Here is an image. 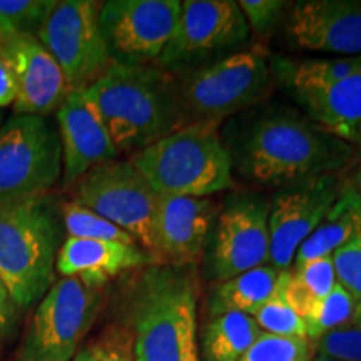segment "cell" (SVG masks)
<instances>
[{
	"instance_id": "36",
	"label": "cell",
	"mask_w": 361,
	"mask_h": 361,
	"mask_svg": "<svg viewBox=\"0 0 361 361\" xmlns=\"http://www.w3.org/2000/svg\"><path fill=\"white\" fill-rule=\"evenodd\" d=\"M183 361H201V360H200V353H197L196 336L189 338V340L186 341V345H184Z\"/></svg>"
},
{
	"instance_id": "38",
	"label": "cell",
	"mask_w": 361,
	"mask_h": 361,
	"mask_svg": "<svg viewBox=\"0 0 361 361\" xmlns=\"http://www.w3.org/2000/svg\"><path fill=\"white\" fill-rule=\"evenodd\" d=\"M351 184H353L356 189H360V191H361V169L356 171L355 178H353V180H351Z\"/></svg>"
},
{
	"instance_id": "5",
	"label": "cell",
	"mask_w": 361,
	"mask_h": 361,
	"mask_svg": "<svg viewBox=\"0 0 361 361\" xmlns=\"http://www.w3.org/2000/svg\"><path fill=\"white\" fill-rule=\"evenodd\" d=\"M129 161L157 194L209 197L233 186L231 157L213 126H184Z\"/></svg>"
},
{
	"instance_id": "3",
	"label": "cell",
	"mask_w": 361,
	"mask_h": 361,
	"mask_svg": "<svg viewBox=\"0 0 361 361\" xmlns=\"http://www.w3.org/2000/svg\"><path fill=\"white\" fill-rule=\"evenodd\" d=\"M126 296L134 361H183L196 336V266L151 264L137 269Z\"/></svg>"
},
{
	"instance_id": "7",
	"label": "cell",
	"mask_w": 361,
	"mask_h": 361,
	"mask_svg": "<svg viewBox=\"0 0 361 361\" xmlns=\"http://www.w3.org/2000/svg\"><path fill=\"white\" fill-rule=\"evenodd\" d=\"M250 25L233 0H184L169 44L156 67L178 75L245 51Z\"/></svg>"
},
{
	"instance_id": "20",
	"label": "cell",
	"mask_w": 361,
	"mask_h": 361,
	"mask_svg": "<svg viewBox=\"0 0 361 361\" xmlns=\"http://www.w3.org/2000/svg\"><path fill=\"white\" fill-rule=\"evenodd\" d=\"M301 112L336 137L351 141L361 124V67L324 87L290 94Z\"/></svg>"
},
{
	"instance_id": "21",
	"label": "cell",
	"mask_w": 361,
	"mask_h": 361,
	"mask_svg": "<svg viewBox=\"0 0 361 361\" xmlns=\"http://www.w3.org/2000/svg\"><path fill=\"white\" fill-rule=\"evenodd\" d=\"M361 238V191L353 184H345L335 204L323 223L306 239L296 252L293 266L310 263L322 256L333 255L338 247ZM291 266V268H293Z\"/></svg>"
},
{
	"instance_id": "4",
	"label": "cell",
	"mask_w": 361,
	"mask_h": 361,
	"mask_svg": "<svg viewBox=\"0 0 361 361\" xmlns=\"http://www.w3.org/2000/svg\"><path fill=\"white\" fill-rule=\"evenodd\" d=\"M64 233L52 197L0 202V281L19 311L37 305L56 283Z\"/></svg>"
},
{
	"instance_id": "28",
	"label": "cell",
	"mask_w": 361,
	"mask_h": 361,
	"mask_svg": "<svg viewBox=\"0 0 361 361\" xmlns=\"http://www.w3.org/2000/svg\"><path fill=\"white\" fill-rule=\"evenodd\" d=\"M252 318H255V322L258 323V326L263 333L286 338H308L305 322L296 314V311L291 308L286 298H284L279 276L273 295L256 311V314Z\"/></svg>"
},
{
	"instance_id": "27",
	"label": "cell",
	"mask_w": 361,
	"mask_h": 361,
	"mask_svg": "<svg viewBox=\"0 0 361 361\" xmlns=\"http://www.w3.org/2000/svg\"><path fill=\"white\" fill-rule=\"evenodd\" d=\"M356 305L358 301L340 283H336L329 295L316 305L314 311L305 322L308 340L314 343L318 338L348 323L355 313Z\"/></svg>"
},
{
	"instance_id": "32",
	"label": "cell",
	"mask_w": 361,
	"mask_h": 361,
	"mask_svg": "<svg viewBox=\"0 0 361 361\" xmlns=\"http://www.w3.org/2000/svg\"><path fill=\"white\" fill-rule=\"evenodd\" d=\"M336 281L361 303V238L346 243L331 255Z\"/></svg>"
},
{
	"instance_id": "31",
	"label": "cell",
	"mask_w": 361,
	"mask_h": 361,
	"mask_svg": "<svg viewBox=\"0 0 361 361\" xmlns=\"http://www.w3.org/2000/svg\"><path fill=\"white\" fill-rule=\"evenodd\" d=\"M238 6L256 39H269L276 32L288 8L283 0H241Z\"/></svg>"
},
{
	"instance_id": "15",
	"label": "cell",
	"mask_w": 361,
	"mask_h": 361,
	"mask_svg": "<svg viewBox=\"0 0 361 361\" xmlns=\"http://www.w3.org/2000/svg\"><path fill=\"white\" fill-rule=\"evenodd\" d=\"M219 211L211 197L159 194L152 251L157 264H200Z\"/></svg>"
},
{
	"instance_id": "9",
	"label": "cell",
	"mask_w": 361,
	"mask_h": 361,
	"mask_svg": "<svg viewBox=\"0 0 361 361\" xmlns=\"http://www.w3.org/2000/svg\"><path fill=\"white\" fill-rule=\"evenodd\" d=\"M62 176V149L51 117L13 114L0 128V202L47 196Z\"/></svg>"
},
{
	"instance_id": "42",
	"label": "cell",
	"mask_w": 361,
	"mask_h": 361,
	"mask_svg": "<svg viewBox=\"0 0 361 361\" xmlns=\"http://www.w3.org/2000/svg\"><path fill=\"white\" fill-rule=\"evenodd\" d=\"M0 119H2V117H0Z\"/></svg>"
},
{
	"instance_id": "18",
	"label": "cell",
	"mask_w": 361,
	"mask_h": 361,
	"mask_svg": "<svg viewBox=\"0 0 361 361\" xmlns=\"http://www.w3.org/2000/svg\"><path fill=\"white\" fill-rule=\"evenodd\" d=\"M62 149V183L72 186L90 169L116 161L119 152L109 130L84 90H71L56 111Z\"/></svg>"
},
{
	"instance_id": "6",
	"label": "cell",
	"mask_w": 361,
	"mask_h": 361,
	"mask_svg": "<svg viewBox=\"0 0 361 361\" xmlns=\"http://www.w3.org/2000/svg\"><path fill=\"white\" fill-rule=\"evenodd\" d=\"M176 79L186 126L213 128L226 117L252 109L273 84L269 57L261 49L233 54Z\"/></svg>"
},
{
	"instance_id": "33",
	"label": "cell",
	"mask_w": 361,
	"mask_h": 361,
	"mask_svg": "<svg viewBox=\"0 0 361 361\" xmlns=\"http://www.w3.org/2000/svg\"><path fill=\"white\" fill-rule=\"evenodd\" d=\"M19 314L20 311L12 301L7 288L0 281V338L2 340L13 335L17 324H19Z\"/></svg>"
},
{
	"instance_id": "41",
	"label": "cell",
	"mask_w": 361,
	"mask_h": 361,
	"mask_svg": "<svg viewBox=\"0 0 361 361\" xmlns=\"http://www.w3.org/2000/svg\"><path fill=\"white\" fill-rule=\"evenodd\" d=\"M0 341H2V338H0Z\"/></svg>"
},
{
	"instance_id": "16",
	"label": "cell",
	"mask_w": 361,
	"mask_h": 361,
	"mask_svg": "<svg viewBox=\"0 0 361 361\" xmlns=\"http://www.w3.org/2000/svg\"><path fill=\"white\" fill-rule=\"evenodd\" d=\"M286 37L295 49L361 56V0H300L286 17Z\"/></svg>"
},
{
	"instance_id": "11",
	"label": "cell",
	"mask_w": 361,
	"mask_h": 361,
	"mask_svg": "<svg viewBox=\"0 0 361 361\" xmlns=\"http://www.w3.org/2000/svg\"><path fill=\"white\" fill-rule=\"evenodd\" d=\"M99 8L101 2L92 0H56L37 34L69 90H85L112 64L99 27Z\"/></svg>"
},
{
	"instance_id": "19",
	"label": "cell",
	"mask_w": 361,
	"mask_h": 361,
	"mask_svg": "<svg viewBox=\"0 0 361 361\" xmlns=\"http://www.w3.org/2000/svg\"><path fill=\"white\" fill-rule=\"evenodd\" d=\"M151 264H157L156 258L137 243L66 238L59 250L56 271L62 278H78L89 286L101 288L126 271Z\"/></svg>"
},
{
	"instance_id": "23",
	"label": "cell",
	"mask_w": 361,
	"mask_h": 361,
	"mask_svg": "<svg viewBox=\"0 0 361 361\" xmlns=\"http://www.w3.org/2000/svg\"><path fill=\"white\" fill-rule=\"evenodd\" d=\"M284 298L303 322L310 318L316 305L335 288L336 273L331 255L316 258L301 266L279 273Z\"/></svg>"
},
{
	"instance_id": "17",
	"label": "cell",
	"mask_w": 361,
	"mask_h": 361,
	"mask_svg": "<svg viewBox=\"0 0 361 361\" xmlns=\"http://www.w3.org/2000/svg\"><path fill=\"white\" fill-rule=\"evenodd\" d=\"M0 56L16 80L13 114L49 117L71 92L56 59L35 35L0 39Z\"/></svg>"
},
{
	"instance_id": "8",
	"label": "cell",
	"mask_w": 361,
	"mask_h": 361,
	"mask_svg": "<svg viewBox=\"0 0 361 361\" xmlns=\"http://www.w3.org/2000/svg\"><path fill=\"white\" fill-rule=\"evenodd\" d=\"M101 306V288L78 278L57 279L37 303L16 361H71Z\"/></svg>"
},
{
	"instance_id": "2",
	"label": "cell",
	"mask_w": 361,
	"mask_h": 361,
	"mask_svg": "<svg viewBox=\"0 0 361 361\" xmlns=\"http://www.w3.org/2000/svg\"><path fill=\"white\" fill-rule=\"evenodd\" d=\"M84 92L119 154H135L186 126L178 79L156 66L112 62Z\"/></svg>"
},
{
	"instance_id": "39",
	"label": "cell",
	"mask_w": 361,
	"mask_h": 361,
	"mask_svg": "<svg viewBox=\"0 0 361 361\" xmlns=\"http://www.w3.org/2000/svg\"><path fill=\"white\" fill-rule=\"evenodd\" d=\"M350 142H356V144H361V124L358 126V129L355 130L353 137H351Z\"/></svg>"
},
{
	"instance_id": "37",
	"label": "cell",
	"mask_w": 361,
	"mask_h": 361,
	"mask_svg": "<svg viewBox=\"0 0 361 361\" xmlns=\"http://www.w3.org/2000/svg\"><path fill=\"white\" fill-rule=\"evenodd\" d=\"M71 361H96V356H94L92 348H90V350H79L78 355H75Z\"/></svg>"
},
{
	"instance_id": "35",
	"label": "cell",
	"mask_w": 361,
	"mask_h": 361,
	"mask_svg": "<svg viewBox=\"0 0 361 361\" xmlns=\"http://www.w3.org/2000/svg\"><path fill=\"white\" fill-rule=\"evenodd\" d=\"M92 351L96 361H130L129 355H126L123 350L112 348V346H96Z\"/></svg>"
},
{
	"instance_id": "26",
	"label": "cell",
	"mask_w": 361,
	"mask_h": 361,
	"mask_svg": "<svg viewBox=\"0 0 361 361\" xmlns=\"http://www.w3.org/2000/svg\"><path fill=\"white\" fill-rule=\"evenodd\" d=\"M62 226L67 238L96 239V241H116V243H135L128 233L117 228L111 221L104 219L87 207L71 201L61 206Z\"/></svg>"
},
{
	"instance_id": "13",
	"label": "cell",
	"mask_w": 361,
	"mask_h": 361,
	"mask_svg": "<svg viewBox=\"0 0 361 361\" xmlns=\"http://www.w3.org/2000/svg\"><path fill=\"white\" fill-rule=\"evenodd\" d=\"M179 0H107L99 27L114 64L154 66L173 37Z\"/></svg>"
},
{
	"instance_id": "30",
	"label": "cell",
	"mask_w": 361,
	"mask_h": 361,
	"mask_svg": "<svg viewBox=\"0 0 361 361\" xmlns=\"http://www.w3.org/2000/svg\"><path fill=\"white\" fill-rule=\"evenodd\" d=\"M314 355L341 361H361V303L348 323L333 329L313 343Z\"/></svg>"
},
{
	"instance_id": "25",
	"label": "cell",
	"mask_w": 361,
	"mask_h": 361,
	"mask_svg": "<svg viewBox=\"0 0 361 361\" xmlns=\"http://www.w3.org/2000/svg\"><path fill=\"white\" fill-rule=\"evenodd\" d=\"M56 0H0V39L35 35Z\"/></svg>"
},
{
	"instance_id": "40",
	"label": "cell",
	"mask_w": 361,
	"mask_h": 361,
	"mask_svg": "<svg viewBox=\"0 0 361 361\" xmlns=\"http://www.w3.org/2000/svg\"><path fill=\"white\" fill-rule=\"evenodd\" d=\"M311 361H341V360H335V358H328V356H319V355H314L313 360Z\"/></svg>"
},
{
	"instance_id": "10",
	"label": "cell",
	"mask_w": 361,
	"mask_h": 361,
	"mask_svg": "<svg viewBox=\"0 0 361 361\" xmlns=\"http://www.w3.org/2000/svg\"><path fill=\"white\" fill-rule=\"evenodd\" d=\"M157 194L128 161L96 166L78 183L74 202L87 207L129 234L152 255Z\"/></svg>"
},
{
	"instance_id": "34",
	"label": "cell",
	"mask_w": 361,
	"mask_h": 361,
	"mask_svg": "<svg viewBox=\"0 0 361 361\" xmlns=\"http://www.w3.org/2000/svg\"><path fill=\"white\" fill-rule=\"evenodd\" d=\"M16 96H17V89H16V80H13V74L6 59L0 56V109L13 106V102H16Z\"/></svg>"
},
{
	"instance_id": "22",
	"label": "cell",
	"mask_w": 361,
	"mask_h": 361,
	"mask_svg": "<svg viewBox=\"0 0 361 361\" xmlns=\"http://www.w3.org/2000/svg\"><path fill=\"white\" fill-rule=\"evenodd\" d=\"M279 271L271 264L259 266L238 276L214 283L207 298V316L241 313L255 316L273 295Z\"/></svg>"
},
{
	"instance_id": "14",
	"label": "cell",
	"mask_w": 361,
	"mask_h": 361,
	"mask_svg": "<svg viewBox=\"0 0 361 361\" xmlns=\"http://www.w3.org/2000/svg\"><path fill=\"white\" fill-rule=\"evenodd\" d=\"M345 183L341 174L322 176L281 188L269 201V261L274 269L288 271L296 252L335 204Z\"/></svg>"
},
{
	"instance_id": "12",
	"label": "cell",
	"mask_w": 361,
	"mask_h": 361,
	"mask_svg": "<svg viewBox=\"0 0 361 361\" xmlns=\"http://www.w3.org/2000/svg\"><path fill=\"white\" fill-rule=\"evenodd\" d=\"M269 201L236 194L219 211L204 250V276L213 283L238 276L269 261Z\"/></svg>"
},
{
	"instance_id": "1",
	"label": "cell",
	"mask_w": 361,
	"mask_h": 361,
	"mask_svg": "<svg viewBox=\"0 0 361 361\" xmlns=\"http://www.w3.org/2000/svg\"><path fill=\"white\" fill-rule=\"evenodd\" d=\"M233 169L252 184L286 188L341 174L355 159L353 144L329 134L290 104H268L238 117L223 139Z\"/></svg>"
},
{
	"instance_id": "24",
	"label": "cell",
	"mask_w": 361,
	"mask_h": 361,
	"mask_svg": "<svg viewBox=\"0 0 361 361\" xmlns=\"http://www.w3.org/2000/svg\"><path fill=\"white\" fill-rule=\"evenodd\" d=\"M261 335L255 318L241 313H224L207 318L201 333L202 361H239Z\"/></svg>"
},
{
	"instance_id": "29",
	"label": "cell",
	"mask_w": 361,
	"mask_h": 361,
	"mask_svg": "<svg viewBox=\"0 0 361 361\" xmlns=\"http://www.w3.org/2000/svg\"><path fill=\"white\" fill-rule=\"evenodd\" d=\"M313 343L308 338H286L263 333L239 361H311Z\"/></svg>"
}]
</instances>
